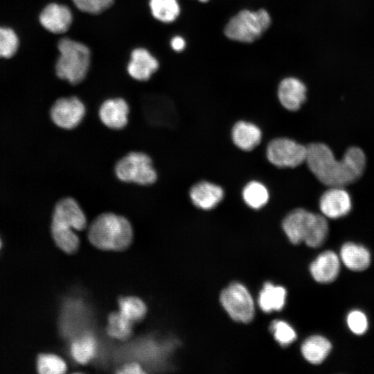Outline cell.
I'll return each mask as SVG.
<instances>
[{
    "mask_svg": "<svg viewBox=\"0 0 374 374\" xmlns=\"http://www.w3.org/2000/svg\"><path fill=\"white\" fill-rule=\"evenodd\" d=\"M305 162L317 179L328 187H344L359 179L366 167V156L358 147H350L337 160L324 143L307 146Z\"/></svg>",
    "mask_w": 374,
    "mask_h": 374,
    "instance_id": "obj_1",
    "label": "cell"
},
{
    "mask_svg": "<svg viewBox=\"0 0 374 374\" xmlns=\"http://www.w3.org/2000/svg\"><path fill=\"white\" fill-rule=\"evenodd\" d=\"M87 218L78 202L73 197L60 199L53 211L51 224L53 238L64 251L71 253L79 247V238L74 231H82Z\"/></svg>",
    "mask_w": 374,
    "mask_h": 374,
    "instance_id": "obj_2",
    "label": "cell"
},
{
    "mask_svg": "<svg viewBox=\"0 0 374 374\" xmlns=\"http://www.w3.org/2000/svg\"><path fill=\"white\" fill-rule=\"evenodd\" d=\"M282 229L291 243L298 244L303 242L312 248L321 246L329 231L328 221L323 215L302 208L292 210L285 217Z\"/></svg>",
    "mask_w": 374,
    "mask_h": 374,
    "instance_id": "obj_3",
    "label": "cell"
},
{
    "mask_svg": "<svg viewBox=\"0 0 374 374\" xmlns=\"http://www.w3.org/2000/svg\"><path fill=\"white\" fill-rule=\"evenodd\" d=\"M88 237L91 244L100 249L121 251L130 244L133 231L125 217L104 213L91 224Z\"/></svg>",
    "mask_w": 374,
    "mask_h": 374,
    "instance_id": "obj_4",
    "label": "cell"
},
{
    "mask_svg": "<svg viewBox=\"0 0 374 374\" xmlns=\"http://www.w3.org/2000/svg\"><path fill=\"white\" fill-rule=\"evenodd\" d=\"M57 48L60 55L55 64L57 76L72 84L80 83L89 71L90 50L82 43L69 38L61 39Z\"/></svg>",
    "mask_w": 374,
    "mask_h": 374,
    "instance_id": "obj_5",
    "label": "cell"
},
{
    "mask_svg": "<svg viewBox=\"0 0 374 374\" xmlns=\"http://www.w3.org/2000/svg\"><path fill=\"white\" fill-rule=\"evenodd\" d=\"M269 13L261 8L256 11L242 10L226 24L224 33L231 40L252 43L259 39L271 25Z\"/></svg>",
    "mask_w": 374,
    "mask_h": 374,
    "instance_id": "obj_6",
    "label": "cell"
},
{
    "mask_svg": "<svg viewBox=\"0 0 374 374\" xmlns=\"http://www.w3.org/2000/svg\"><path fill=\"white\" fill-rule=\"evenodd\" d=\"M114 172L123 182L141 186L152 185L157 179L151 158L142 152H130L121 158L114 166Z\"/></svg>",
    "mask_w": 374,
    "mask_h": 374,
    "instance_id": "obj_7",
    "label": "cell"
},
{
    "mask_svg": "<svg viewBox=\"0 0 374 374\" xmlns=\"http://www.w3.org/2000/svg\"><path fill=\"white\" fill-rule=\"evenodd\" d=\"M220 301L229 316L235 321L249 323L254 317L253 299L241 283H233L225 287L220 293Z\"/></svg>",
    "mask_w": 374,
    "mask_h": 374,
    "instance_id": "obj_8",
    "label": "cell"
},
{
    "mask_svg": "<svg viewBox=\"0 0 374 374\" xmlns=\"http://www.w3.org/2000/svg\"><path fill=\"white\" fill-rule=\"evenodd\" d=\"M266 155L276 167L295 168L305 162L307 146L287 138H276L269 143Z\"/></svg>",
    "mask_w": 374,
    "mask_h": 374,
    "instance_id": "obj_9",
    "label": "cell"
},
{
    "mask_svg": "<svg viewBox=\"0 0 374 374\" xmlns=\"http://www.w3.org/2000/svg\"><path fill=\"white\" fill-rule=\"evenodd\" d=\"M86 107L76 96L62 97L57 99L50 110L53 123L64 130H73L83 120Z\"/></svg>",
    "mask_w": 374,
    "mask_h": 374,
    "instance_id": "obj_10",
    "label": "cell"
},
{
    "mask_svg": "<svg viewBox=\"0 0 374 374\" xmlns=\"http://www.w3.org/2000/svg\"><path fill=\"white\" fill-rule=\"evenodd\" d=\"M319 208L326 217H342L349 213L352 208L350 196L344 187H329L321 196Z\"/></svg>",
    "mask_w": 374,
    "mask_h": 374,
    "instance_id": "obj_11",
    "label": "cell"
},
{
    "mask_svg": "<svg viewBox=\"0 0 374 374\" xmlns=\"http://www.w3.org/2000/svg\"><path fill=\"white\" fill-rule=\"evenodd\" d=\"M130 107L127 103L121 98H109L105 100L98 109V117L107 127L119 130L124 128L128 123Z\"/></svg>",
    "mask_w": 374,
    "mask_h": 374,
    "instance_id": "obj_12",
    "label": "cell"
},
{
    "mask_svg": "<svg viewBox=\"0 0 374 374\" xmlns=\"http://www.w3.org/2000/svg\"><path fill=\"white\" fill-rule=\"evenodd\" d=\"M278 98L286 109L295 112L305 103L307 97L305 84L294 77L283 79L278 87Z\"/></svg>",
    "mask_w": 374,
    "mask_h": 374,
    "instance_id": "obj_13",
    "label": "cell"
},
{
    "mask_svg": "<svg viewBox=\"0 0 374 374\" xmlns=\"http://www.w3.org/2000/svg\"><path fill=\"white\" fill-rule=\"evenodd\" d=\"M39 19L45 29L53 33L60 34L68 30L72 23L73 17L67 6L52 3L43 9Z\"/></svg>",
    "mask_w": 374,
    "mask_h": 374,
    "instance_id": "obj_14",
    "label": "cell"
},
{
    "mask_svg": "<svg viewBox=\"0 0 374 374\" xmlns=\"http://www.w3.org/2000/svg\"><path fill=\"white\" fill-rule=\"evenodd\" d=\"M341 260L332 251H325L319 254L310 265L312 278L319 283L334 281L340 271Z\"/></svg>",
    "mask_w": 374,
    "mask_h": 374,
    "instance_id": "obj_15",
    "label": "cell"
},
{
    "mask_svg": "<svg viewBox=\"0 0 374 374\" xmlns=\"http://www.w3.org/2000/svg\"><path fill=\"white\" fill-rule=\"evenodd\" d=\"M189 195L191 202L196 207L202 210H210L222 200L224 190L217 184L204 181L193 185Z\"/></svg>",
    "mask_w": 374,
    "mask_h": 374,
    "instance_id": "obj_16",
    "label": "cell"
},
{
    "mask_svg": "<svg viewBox=\"0 0 374 374\" xmlns=\"http://www.w3.org/2000/svg\"><path fill=\"white\" fill-rule=\"evenodd\" d=\"M159 62L145 48H135L131 53V60L127 65V72L134 79L146 81L158 69Z\"/></svg>",
    "mask_w": 374,
    "mask_h": 374,
    "instance_id": "obj_17",
    "label": "cell"
},
{
    "mask_svg": "<svg viewBox=\"0 0 374 374\" xmlns=\"http://www.w3.org/2000/svg\"><path fill=\"white\" fill-rule=\"evenodd\" d=\"M231 138L235 145L239 149L251 151L260 143L262 132L256 125L240 121L232 128Z\"/></svg>",
    "mask_w": 374,
    "mask_h": 374,
    "instance_id": "obj_18",
    "label": "cell"
},
{
    "mask_svg": "<svg viewBox=\"0 0 374 374\" xmlns=\"http://www.w3.org/2000/svg\"><path fill=\"white\" fill-rule=\"evenodd\" d=\"M340 260L350 270L362 271L371 264V253L362 245L353 242H346L341 248Z\"/></svg>",
    "mask_w": 374,
    "mask_h": 374,
    "instance_id": "obj_19",
    "label": "cell"
},
{
    "mask_svg": "<svg viewBox=\"0 0 374 374\" xmlns=\"http://www.w3.org/2000/svg\"><path fill=\"white\" fill-rule=\"evenodd\" d=\"M286 297L287 291L285 287L266 282L259 292L258 303L264 312L280 311L285 306Z\"/></svg>",
    "mask_w": 374,
    "mask_h": 374,
    "instance_id": "obj_20",
    "label": "cell"
},
{
    "mask_svg": "<svg viewBox=\"0 0 374 374\" xmlns=\"http://www.w3.org/2000/svg\"><path fill=\"white\" fill-rule=\"evenodd\" d=\"M332 344L326 337L312 335L301 344V352L306 361L312 364H321L328 356Z\"/></svg>",
    "mask_w": 374,
    "mask_h": 374,
    "instance_id": "obj_21",
    "label": "cell"
},
{
    "mask_svg": "<svg viewBox=\"0 0 374 374\" xmlns=\"http://www.w3.org/2000/svg\"><path fill=\"white\" fill-rule=\"evenodd\" d=\"M244 203L253 209H259L265 206L269 198L266 186L258 181H251L244 187L242 192Z\"/></svg>",
    "mask_w": 374,
    "mask_h": 374,
    "instance_id": "obj_22",
    "label": "cell"
},
{
    "mask_svg": "<svg viewBox=\"0 0 374 374\" xmlns=\"http://www.w3.org/2000/svg\"><path fill=\"white\" fill-rule=\"evenodd\" d=\"M149 5L153 17L163 23L174 21L180 14L177 0H150Z\"/></svg>",
    "mask_w": 374,
    "mask_h": 374,
    "instance_id": "obj_23",
    "label": "cell"
},
{
    "mask_svg": "<svg viewBox=\"0 0 374 374\" xmlns=\"http://www.w3.org/2000/svg\"><path fill=\"white\" fill-rule=\"evenodd\" d=\"M96 343L93 337L86 334L74 341L71 352L74 359L80 364H87L96 352Z\"/></svg>",
    "mask_w": 374,
    "mask_h": 374,
    "instance_id": "obj_24",
    "label": "cell"
},
{
    "mask_svg": "<svg viewBox=\"0 0 374 374\" xmlns=\"http://www.w3.org/2000/svg\"><path fill=\"white\" fill-rule=\"evenodd\" d=\"M120 313L132 323L141 321L146 314V306L139 298L122 297L118 301Z\"/></svg>",
    "mask_w": 374,
    "mask_h": 374,
    "instance_id": "obj_25",
    "label": "cell"
},
{
    "mask_svg": "<svg viewBox=\"0 0 374 374\" xmlns=\"http://www.w3.org/2000/svg\"><path fill=\"white\" fill-rule=\"evenodd\" d=\"M132 326V323L120 312H112L108 317L107 331L110 337L125 340L130 336Z\"/></svg>",
    "mask_w": 374,
    "mask_h": 374,
    "instance_id": "obj_26",
    "label": "cell"
},
{
    "mask_svg": "<svg viewBox=\"0 0 374 374\" xmlns=\"http://www.w3.org/2000/svg\"><path fill=\"white\" fill-rule=\"evenodd\" d=\"M37 366L41 374H61L66 370L63 359L51 354L40 355L37 358Z\"/></svg>",
    "mask_w": 374,
    "mask_h": 374,
    "instance_id": "obj_27",
    "label": "cell"
},
{
    "mask_svg": "<svg viewBox=\"0 0 374 374\" xmlns=\"http://www.w3.org/2000/svg\"><path fill=\"white\" fill-rule=\"evenodd\" d=\"M275 340L282 346H287L294 342L296 337L294 329L283 320L274 321L269 327Z\"/></svg>",
    "mask_w": 374,
    "mask_h": 374,
    "instance_id": "obj_28",
    "label": "cell"
},
{
    "mask_svg": "<svg viewBox=\"0 0 374 374\" xmlns=\"http://www.w3.org/2000/svg\"><path fill=\"white\" fill-rule=\"evenodd\" d=\"M19 39L15 31L0 26V57L9 58L17 51Z\"/></svg>",
    "mask_w": 374,
    "mask_h": 374,
    "instance_id": "obj_29",
    "label": "cell"
},
{
    "mask_svg": "<svg viewBox=\"0 0 374 374\" xmlns=\"http://www.w3.org/2000/svg\"><path fill=\"white\" fill-rule=\"evenodd\" d=\"M346 321L350 331L357 335H364L368 330V319L366 314L360 310H354L350 312Z\"/></svg>",
    "mask_w": 374,
    "mask_h": 374,
    "instance_id": "obj_30",
    "label": "cell"
},
{
    "mask_svg": "<svg viewBox=\"0 0 374 374\" xmlns=\"http://www.w3.org/2000/svg\"><path fill=\"white\" fill-rule=\"evenodd\" d=\"M81 11L90 14H99L109 8L114 0H72Z\"/></svg>",
    "mask_w": 374,
    "mask_h": 374,
    "instance_id": "obj_31",
    "label": "cell"
},
{
    "mask_svg": "<svg viewBox=\"0 0 374 374\" xmlns=\"http://www.w3.org/2000/svg\"><path fill=\"white\" fill-rule=\"evenodd\" d=\"M117 373L122 374H142L145 372L138 364L129 363L120 368Z\"/></svg>",
    "mask_w": 374,
    "mask_h": 374,
    "instance_id": "obj_32",
    "label": "cell"
},
{
    "mask_svg": "<svg viewBox=\"0 0 374 374\" xmlns=\"http://www.w3.org/2000/svg\"><path fill=\"white\" fill-rule=\"evenodd\" d=\"M172 48L177 52L181 51L186 46L185 39L181 36H175L170 41Z\"/></svg>",
    "mask_w": 374,
    "mask_h": 374,
    "instance_id": "obj_33",
    "label": "cell"
},
{
    "mask_svg": "<svg viewBox=\"0 0 374 374\" xmlns=\"http://www.w3.org/2000/svg\"><path fill=\"white\" fill-rule=\"evenodd\" d=\"M198 1H199L200 2L205 3V2H208L209 0H198Z\"/></svg>",
    "mask_w": 374,
    "mask_h": 374,
    "instance_id": "obj_34",
    "label": "cell"
},
{
    "mask_svg": "<svg viewBox=\"0 0 374 374\" xmlns=\"http://www.w3.org/2000/svg\"><path fill=\"white\" fill-rule=\"evenodd\" d=\"M0 246H1V242H0Z\"/></svg>",
    "mask_w": 374,
    "mask_h": 374,
    "instance_id": "obj_35",
    "label": "cell"
}]
</instances>
